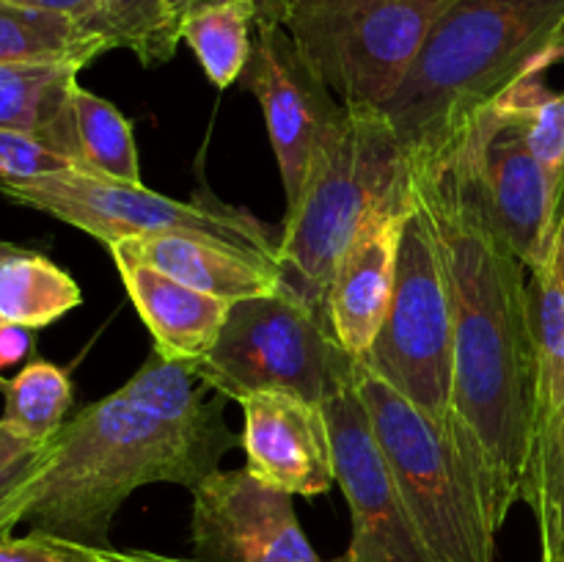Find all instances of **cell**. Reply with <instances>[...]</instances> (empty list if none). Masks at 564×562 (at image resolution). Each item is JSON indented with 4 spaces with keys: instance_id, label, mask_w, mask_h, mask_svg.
Masks as SVG:
<instances>
[{
    "instance_id": "obj_2",
    "label": "cell",
    "mask_w": 564,
    "mask_h": 562,
    "mask_svg": "<svg viewBox=\"0 0 564 562\" xmlns=\"http://www.w3.org/2000/svg\"><path fill=\"white\" fill-rule=\"evenodd\" d=\"M564 61V0H455L383 105L405 158L433 154L529 75Z\"/></svg>"
},
{
    "instance_id": "obj_16",
    "label": "cell",
    "mask_w": 564,
    "mask_h": 562,
    "mask_svg": "<svg viewBox=\"0 0 564 562\" xmlns=\"http://www.w3.org/2000/svg\"><path fill=\"white\" fill-rule=\"evenodd\" d=\"M105 248L119 270L130 303L152 336L154 353L169 361H198L207 356L231 303L171 279L124 242H110Z\"/></svg>"
},
{
    "instance_id": "obj_14",
    "label": "cell",
    "mask_w": 564,
    "mask_h": 562,
    "mask_svg": "<svg viewBox=\"0 0 564 562\" xmlns=\"http://www.w3.org/2000/svg\"><path fill=\"white\" fill-rule=\"evenodd\" d=\"M240 406L246 468L253 477L292 496L334 488V441L323 406L295 391H253Z\"/></svg>"
},
{
    "instance_id": "obj_29",
    "label": "cell",
    "mask_w": 564,
    "mask_h": 562,
    "mask_svg": "<svg viewBox=\"0 0 564 562\" xmlns=\"http://www.w3.org/2000/svg\"><path fill=\"white\" fill-rule=\"evenodd\" d=\"M0 562H91V549L31 532L25 538H0Z\"/></svg>"
},
{
    "instance_id": "obj_32",
    "label": "cell",
    "mask_w": 564,
    "mask_h": 562,
    "mask_svg": "<svg viewBox=\"0 0 564 562\" xmlns=\"http://www.w3.org/2000/svg\"><path fill=\"white\" fill-rule=\"evenodd\" d=\"M14 3L22 6H33V9H44V11H55V14H64L77 20L80 25H86L88 20L97 11L99 0H14Z\"/></svg>"
},
{
    "instance_id": "obj_18",
    "label": "cell",
    "mask_w": 564,
    "mask_h": 562,
    "mask_svg": "<svg viewBox=\"0 0 564 562\" xmlns=\"http://www.w3.org/2000/svg\"><path fill=\"white\" fill-rule=\"evenodd\" d=\"M121 391L215 461L242 446V435L231 433L220 417V402L207 400V383L187 361H169L152 350V356L121 386Z\"/></svg>"
},
{
    "instance_id": "obj_8",
    "label": "cell",
    "mask_w": 564,
    "mask_h": 562,
    "mask_svg": "<svg viewBox=\"0 0 564 562\" xmlns=\"http://www.w3.org/2000/svg\"><path fill=\"white\" fill-rule=\"evenodd\" d=\"M413 187V182H411ZM452 290L444 251L427 209L413 191L411 213L400 237L394 292L383 325L361 364L449 433L452 367Z\"/></svg>"
},
{
    "instance_id": "obj_21",
    "label": "cell",
    "mask_w": 564,
    "mask_h": 562,
    "mask_svg": "<svg viewBox=\"0 0 564 562\" xmlns=\"http://www.w3.org/2000/svg\"><path fill=\"white\" fill-rule=\"evenodd\" d=\"M102 36L55 11L0 0V64H80L108 53Z\"/></svg>"
},
{
    "instance_id": "obj_11",
    "label": "cell",
    "mask_w": 564,
    "mask_h": 562,
    "mask_svg": "<svg viewBox=\"0 0 564 562\" xmlns=\"http://www.w3.org/2000/svg\"><path fill=\"white\" fill-rule=\"evenodd\" d=\"M191 490L196 562H323L301 529L292 494L262 483L246 466L218 468Z\"/></svg>"
},
{
    "instance_id": "obj_31",
    "label": "cell",
    "mask_w": 564,
    "mask_h": 562,
    "mask_svg": "<svg viewBox=\"0 0 564 562\" xmlns=\"http://www.w3.org/2000/svg\"><path fill=\"white\" fill-rule=\"evenodd\" d=\"M33 353V331L22 325L0 323V369L17 367Z\"/></svg>"
},
{
    "instance_id": "obj_5",
    "label": "cell",
    "mask_w": 564,
    "mask_h": 562,
    "mask_svg": "<svg viewBox=\"0 0 564 562\" xmlns=\"http://www.w3.org/2000/svg\"><path fill=\"white\" fill-rule=\"evenodd\" d=\"M352 380L435 562H496V532L449 433L358 358Z\"/></svg>"
},
{
    "instance_id": "obj_15",
    "label": "cell",
    "mask_w": 564,
    "mask_h": 562,
    "mask_svg": "<svg viewBox=\"0 0 564 562\" xmlns=\"http://www.w3.org/2000/svg\"><path fill=\"white\" fill-rule=\"evenodd\" d=\"M411 174H405L397 191L386 196L378 209L364 220L330 279L328 303H325L330 334L358 361L367 356L383 325L394 292L402 226L411 213Z\"/></svg>"
},
{
    "instance_id": "obj_1",
    "label": "cell",
    "mask_w": 564,
    "mask_h": 562,
    "mask_svg": "<svg viewBox=\"0 0 564 562\" xmlns=\"http://www.w3.org/2000/svg\"><path fill=\"white\" fill-rule=\"evenodd\" d=\"M413 191L444 251L452 290L455 367L449 439L474 479L496 534L521 501L534 430L529 268L490 218L466 138L408 158Z\"/></svg>"
},
{
    "instance_id": "obj_33",
    "label": "cell",
    "mask_w": 564,
    "mask_h": 562,
    "mask_svg": "<svg viewBox=\"0 0 564 562\" xmlns=\"http://www.w3.org/2000/svg\"><path fill=\"white\" fill-rule=\"evenodd\" d=\"M171 3H174V11L180 14V20H185L191 11L202 9V6L207 3H215V0H171ZM257 22H281V25H284L286 0H257Z\"/></svg>"
},
{
    "instance_id": "obj_19",
    "label": "cell",
    "mask_w": 564,
    "mask_h": 562,
    "mask_svg": "<svg viewBox=\"0 0 564 562\" xmlns=\"http://www.w3.org/2000/svg\"><path fill=\"white\" fill-rule=\"evenodd\" d=\"M58 152L86 174L116 182H141L132 121H127L113 102L97 97L80 83L72 91L69 119Z\"/></svg>"
},
{
    "instance_id": "obj_36",
    "label": "cell",
    "mask_w": 564,
    "mask_h": 562,
    "mask_svg": "<svg viewBox=\"0 0 564 562\" xmlns=\"http://www.w3.org/2000/svg\"><path fill=\"white\" fill-rule=\"evenodd\" d=\"M20 251H25V248H22V246H14V242L0 240V264H3L6 259H9V257H17V253H20Z\"/></svg>"
},
{
    "instance_id": "obj_23",
    "label": "cell",
    "mask_w": 564,
    "mask_h": 562,
    "mask_svg": "<svg viewBox=\"0 0 564 562\" xmlns=\"http://www.w3.org/2000/svg\"><path fill=\"white\" fill-rule=\"evenodd\" d=\"M257 17V0H215L182 20V42L193 50L215 88L235 86L246 72Z\"/></svg>"
},
{
    "instance_id": "obj_6",
    "label": "cell",
    "mask_w": 564,
    "mask_h": 562,
    "mask_svg": "<svg viewBox=\"0 0 564 562\" xmlns=\"http://www.w3.org/2000/svg\"><path fill=\"white\" fill-rule=\"evenodd\" d=\"M455 0H286L284 28L323 86L350 108H383Z\"/></svg>"
},
{
    "instance_id": "obj_7",
    "label": "cell",
    "mask_w": 564,
    "mask_h": 562,
    "mask_svg": "<svg viewBox=\"0 0 564 562\" xmlns=\"http://www.w3.org/2000/svg\"><path fill=\"white\" fill-rule=\"evenodd\" d=\"M187 364L209 391L237 402L253 391H295L323 406L352 356L334 339L328 317L284 284L231 303L207 356Z\"/></svg>"
},
{
    "instance_id": "obj_35",
    "label": "cell",
    "mask_w": 564,
    "mask_h": 562,
    "mask_svg": "<svg viewBox=\"0 0 564 562\" xmlns=\"http://www.w3.org/2000/svg\"><path fill=\"white\" fill-rule=\"evenodd\" d=\"M39 446H44V444H33V441L22 439V435L11 433L6 424H0V468L11 466V463L20 461L22 455L39 450Z\"/></svg>"
},
{
    "instance_id": "obj_34",
    "label": "cell",
    "mask_w": 564,
    "mask_h": 562,
    "mask_svg": "<svg viewBox=\"0 0 564 562\" xmlns=\"http://www.w3.org/2000/svg\"><path fill=\"white\" fill-rule=\"evenodd\" d=\"M91 562H196V560L154 554V551H143V549L121 551V549H113V545H108V549H91Z\"/></svg>"
},
{
    "instance_id": "obj_9",
    "label": "cell",
    "mask_w": 564,
    "mask_h": 562,
    "mask_svg": "<svg viewBox=\"0 0 564 562\" xmlns=\"http://www.w3.org/2000/svg\"><path fill=\"white\" fill-rule=\"evenodd\" d=\"M0 193L86 231L102 246L127 237L187 235L279 262V240L270 237L268 226L248 209L213 196L180 202L149 191L143 182H116L77 169L33 180H0Z\"/></svg>"
},
{
    "instance_id": "obj_3",
    "label": "cell",
    "mask_w": 564,
    "mask_h": 562,
    "mask_svg": "<svg viewBox=\"0 0 564 562\" xmlns=\"http://www.w3.org/2000/svg\"><path fill=\"white\" fill-rule=\"evenodd\" d=\"M213 472L215 457L116 389L80 408L50 439L47 461L22 488V523L66 543L108 549L116 512L138 488H196Z\"/></svg>"
},
{
    "instance_id": "obj_10",
    "label": "cell",
    "mask_w": 564,
    "mask_h": 562,
    "mask_svg": "<svg viewBox=\"0 0 564 562\" xmlns=\"http://www.w3.org/2000/svg\"><path fill=\"white\" fill-rule=\"evenodd\" d=\"M352 364L323 402L334 441L336 485L345 494L352 523L350 545L336 562H435L380 450L352 380Z\"/></svg>"
},
{
    "instance_id": "obj_20",
    "label": "cell",
    "mask_w": 564,
    "mask_h": 562,
    "mask_svg": "<svg viewBox=\"0 0 564 562\" xmlns=\"http://www.w3.org/2000/svg\"><path fill=\"white\" fill-rule=\"evenodd\" d=\"M80 64H0V130L31 132L58 152Z\"/></svg>"
},
{
    "instance_id": "obj_26",
    "label": "cell",
    "mask_w": 564,
    "mask_h": 562,
    "mask_svg": "<svg viewBox=\"0 0 564 562\" xmlns=\"http://www.w3.org/2000/svg\"><path fill=\"white\" fill-rule=\"evenodd\" d=\"M86 28L110 50H130L141 66L165 64L182 42V20L171 0H99Z\"/></svg>"
},
{
    "instance_id": "obj_4",
    "label": "cell",
    "mask_w": 564,
    "mask_h": 562,
    "mask_svg": "<svg viewBox=\"0 0 564 562\" xmlns=\"http://www.w3.org/2000/svg\"><path fill=\"white\" fill-rule=\"evenodd\" d=\"M408 158L383 108L341 105L314 152L279 237L284 284L328 317V287L364 220L397 191Z\"/></svg>"
},
{
    "instance_id": "obj_25",
    "label": "cell",
    "mask_w": 564,
    "mask_h": 562,
    "mask_svg": "<svg viewBox=\"0 0 564 562\" xmlns=\"http://www.w3.org/2000/svg\"><path fill=\"white\" fill-rule=\"evenodd\" d=\"M0 424L33 444H47L64 428L75 400L69 372L47 358H31L14 378H0Z\"/></svg>"
},
{
    "instance_id": "obj_13",
    "label": "cell",
    "mask_w": 564,
    "mask_h": 562,
    "mask_svg": "<svg viewBox=\"0 0 564 562\" xmlns=\"http://www.w3.org/2000/svg\"><path fill=\"white\" fill-rule=\"evenodd\" d=\"M457 136L471 149L496 229L512 253L534 270L549 253L562 209L549 174L529 149L521 127L496 105L474 116Z\"/></svg>"
},
{
    "instance_id": "obj_30",
    "label": "cell",
    "mask_w": 564,
    "mask_h": 562,
    "mask_svg": "<svg viewBox=\"0 0 564 562\" xmlns=\"http://www.w3.org/2000/svg\"><path fill=\"white\" fill-rule=\"evenodd\" d=\"M50 452V441L39 450L28 452L20 461H14L11 466L0 468V538L11 534V529L17 523H22V510H20V496L22 488L31 483L39 474V468L44 466Z\"/></svg>"
},
{
    "instance_id": "obj_37",
    "label": "cell",
    "mask_w": 564,
    "mask_h": 562,
    "mask_svg": "<svg viewBox=\"0 0 564 562\" xmlns=\"http://www.w3.org/2000/svg\"><path fill=\"white\" fill-rule=\"evenodd\" d=\"M562 97H564V91H562Z\"/></svg>"
},
{
    "instance_id": "obj_12",
    "label": "cell",
    "mask_w": 564,
    "mask_h": 562,
    "mask_svg": "<svg viewBox=\"0 0 564 562\" xmlns=\"http://www.w3.org/2000/svg\"><path fill=\"white\" fill-rule=\"evenodd\" d=\"M240 86L262 105L286 204H292L341 102L303 61L281 22H257L251 61L240 75Z\"/></svg>"
},
{
    "instance_id": "obj_27",
    "label": "cell",
    "mask_w": 564,
    "mask_h": 562,
    "mask_svg": "<svg viewBox=\"0 0 564 562\" xmlns=\"http://www.w3.org/2000/svg\"><path fill=\"white\" fill-rule=\"evenodd\" d=\"M496 108L505 110L527 138L529 149L549 174L556 198H564V97L551 91L543 75H529L507 88Z\"/></svg>"
},
{
    "instance_id": "obj_22",
    "label": "cell",
    "mask_w": 564,
    "mask_h": 562,
    "mask_svg": "<svg viewBox=\"0 0 564 562\" xmlns=\"http://www.w3.org/2000/svg\"><path fill=\"white\" fill-rule=\"evenodd\" d=\"M80 303L77 281L42 253L25 248L0 264V323L39 331Z\"/></svg>"
},
{
    "instance_id": "obj_24",
    "label": "cell",
    "mask_w": 564,
    "mask_h": 562,
    "mask_svg": "<svg viewBox=\"0 0 564 562\" xmlns=\"http://www.w3.org/2000/svg\"><path fill=\"white\" fill-rule=\"evenodd\" d=\"M521 501L538 521L540 562H564V406L534 424Z\"/></svg>"
},
{
    "instance_id": "obj_28",
    "label": "cell",
    "mask_w": 564,
    "mask_h": 562,
    "mask_svg": "<svg viewBox=\"0 0 564 562\" xmlns=\"http://www.w3.org/2000/svg\"><path fill=\"white\" fill-rule=\"evenodd\" d=\"M75 169L69 160L31 132L0 130V180H33Z\"/></svg>"
},
{
    "instance_id": "obj_17",
    "label": "cell",
    "mask_w": 564,
    "mask_h": 562,
    "mask_svg": "<svg viewBox=\"0 0 564 562\" xmlns=\"http://www.w3.org/2000/svg\"><path fill=\"white\" fill-rule=\"evenodd\" d=\"M130 251L147 259L171 279L193 287L207 295L224 298L235 303L242 298H257L279 292L284 287L281 264L257 253L237 251L224 242L204 240L187 235H160V237H127Z\"/></svg>"
}]
</instances>
